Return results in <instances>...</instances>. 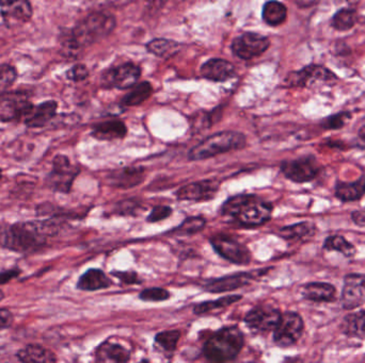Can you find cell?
<instances>
[{"instance_id":"cell-1","label":"cell","mask_w":365,"mask_h":363,"mask_svg":"<svg viewBox=\"0 0 365 363\" xmlns=\"http://www.w3.org/2000/svg\"><path fill=\"white\" fill-rule=\"evenodd\" d=\"M59 230L53 221H32L11 225L0 230V244L10 251L32 253L38 251Z\"/></svg>"},{"instance_id":"cell-2","label":"cell","mask_w":365,"mask_h":363,"mask_svg":"<svg viewBox=\"0 0 365 363\" xmlns=\"http://www.w3.org/2000/svg\"><path fill=\"white\" fill-rule=\"evenodd\" d=\"M115 17L110 13H91L74 28L61 34V45L67 53H76L108 36L115 30Z\"/></svg>"},{"instance_id":"cell-3","label":"cell","mask_w":365,"mask_h":363,"mask_svg":"<svg viewBox=\"0 0 365 363\" xmlns=\"http://www.w3.org/2000/svg\"><path fill=\"white\" fill-rule=\"evenodd\" d=\"M272 203L252 194H239L228 199L221 207V214L242 227L253 228L264 225L272 218Z\"/></svg>"},{"instance_id":"cell-4","label":"cell","mask_w":365,"mask_h":363,"mask_svg":"<svg viewBox=\"0 0 365 363\" xmlns=\"http://www.w3.org/2000/svg\"><path fill=\"white\" fill-rule=\"evenodd\" d=\"M244 343V334L239 328L228 326L209 338L203 347V354L211 362H226L238 356Z\"/></svg>"},{"instance_id":"cell-5","label":"cell","mask_w":365,"mask_h":363,"mask_svg":"<svg viewBox=\"0 0 365 363\" xmlns=\"http://www.w3.org/2000/svg\"><path fill=\"white\" fill-rule=\"evenodd\" d=\"M246 146V136L242 132H221L207 136L192 147L188 153V158L192 161L211 159L221 153L238 151Z\"/></svg>"},{"instance_id":"cell-6","label":"cell","mask_w":365,"mask_h":363,"mask_svg":"<svg viewBox=\"0 0 365 363\" xmlns=\"http://www.w3.org/2000/svg\"><path fill=\"white\" fill-rule=\"evenodd\" d=\"M322 170V165L317 161L316 157L312 155H303L281 163V172L287 179L295 184L312 182Z\"/></svg>"},{"instance_id":"cell-7","label":"cell","mask_w":365,"mask_h":363,"mask_svg":"<svg viewBox=\"0 0 365 363\" xmlns=\"http://www.w3.org/2000/svg\"><path fill=\"white\" fill-rule=\"evenodd\" d=\"M338 77L322 65H307L303 70L288 74L285 78V86L288 88H310L316 84H331Z\"/></svg>"},{"instance_id":"cell-8","label":"cell","mask_w":365,"mask_h":363,"mask_svg":"<svg viewBox=\"0 0 365 363\" xmlns=\"http://www.w3.org/2000/svg\"><path fill=\"white\" fill-rule=\"evenodd\" d=\"M305 330V322L297 312L283 313L274 330V342L278 347H291L299 341Z\"/></svg>"},{"instance_id":"cell-9","label":"cell","mask_w":365,"mask_h":363,"mask_svg":"<svg viewBox=\"0 0 365 363\" xmlns=\"http://www.w3.org/2000/svg\"><path fill=\"white\" fill-rule=\"evenodd\" d=\"M141 68L134 63H124L119 66L111 67L102 75V86L106 89H132L139 82Z\"/></svg>"},{"instance_id":"cell-10","label":"cell","mask_w":365,"mask_h":363,"mask_svg":"<svg viewBox=\"0 0 365 363\" xmlns=\"http://www.w3.org/2000/svg\"><path fill=\"white\" fill-rule=\"evenodd\" d=\"M209 241L219 256L237 266H247L252 258L245 244L240 243L230 236L218 234L211 238Z\"/></svg>"},{"instance_id":"cell-11","label":"cell","mask_w":365,"mask_h":363,"mask_svg":"<svg viewBox=\"0 0 365 363\" xmlns=\"http://www.w3.org/2000/svg\"><path fill=\"white\" fill-rule=\"evenodd\" d=\"M270 47V41L266 36L255 32H245L234 38L231 44L232 53L242 60H252L262 55Z\"/></svg>"},{"instance_id":"cell-12","label":"cell","mask_w":365,"mask_h":363,"mask_svg":"<svg viewBox=\"0 0 365 363\" xmlns=\"http://www.w3.org/2000/svg\"><path fill=\"white\" fill-rule=\"evenodd\" d=\"M32 101L25 92H5L0 94V121L13 122L24 120L32 110Z\"/></svg>"},{"instance_id":"cell-13","label":"cell","mask_w":365,"mask_h":363,"mask_svg":"<svg viewBox=\"0 0 365 363\" xmlns=\"http://www.w3.org/2000/svg\"><path fill=\"white\" fill-rule=\"evenodd\" d=\"M78 173L80 168L72 164L67 157L57 155L54 159L53 170L47 178L48 184L55 191L69 193Z\"/></svg>"},{"instance_id":"cell-14","label":"cell","mask_w":365,"mask_h":363,"mask_svg":"<svg viewBox=\"0 0 365 363\" xmlns=\"http://www.w3.org/2000/svg\"><path fill=\"white\" fill-rule=\"evenodd\" d=\"M281 311L270 305H259L246 314V325L257 332L274 330L281 318Z\"/></svg>"},{"instance_id":"cell-15","label":"cell","mask_w":365,"mask_h":363,"mask_svg":"<svg viewBox=\"0 0 365 363\" xmlns=\"http://www.w3.org/2000/svg\"><path fill=\"white\" fill-rule=\"evenodd\" d=\"M342 307L345 310H353L365 303V276L358 273H351L344 277L342 289Z\"/></svg>"},{"instance_id":"cell-16","label":"cell","mask_w":365,"mask_h":363,"mask_svg":"<svg viewBox=\"0 0 365 363\" xmlns=\"http://www.w3.org/2000/svg\"><path fill=\"white\" fill-rule=\"evenodd\" d=\"M0 13L8 27H16L28 23L34 10L29 0H0Z\"/></svg>"},{"instance_id":"cell-17","label":"cell","mask_w":365,"mask_h":363,"mask_svg":"<svg viewBox=\"0 0 365 363\" xmlns=\"http://www.w3.org/2000/svg\"><path fill=\"white\" fill-rule=\"evenodd\" d=\"M218 182L214 179L201 180V182H192V184L184 186L176 192V197L180 201H207L214 199L218 192Z\"/></svg>"},{"instance_id":"cell-18","label":"cell","mask_w":365,"mask_h":363,"mask_svg":"<svg viewBox=\"0 0 365 363\" xmlns=\"http://www.w3.org/2000/svg\"><path fill=\"white\" fill-rule=\"evenodd\" d=\"M235 66L224 59H211L202 64L200 74L205 79L224 82L235 76Z\"/></svg>"},{"instance_id":"cell-19","label":"cell","mask_w":365,"mask_h":363,"mask_svg":"<svg viewBox=\"0 0 365 363\" xmlns=\"http://www.w3.org/2000/svg\"><path fill=\"white\" fill-rule=\"evenodd\" d=\"M253 276L250 273H236L224 277L211 280L205 286V290L211 293H224L246 287L252 281Z\"/></svg>"},{"instance_id":"cell-20","label":"cell","mask_w":365,"mask_h":363,"mask_svg":"<svg viewBox=\"0 0 365 363\" xmlns=\"http://www.w3.org/2000/svg\"><path fill=\"white\" fill-rule=\"evenodd\" d=\"M58 103L47 101L38 105H32V110L24 118L25 124L30 128H41L51 122L57 113Z\"/></svg>"},{"instance_id":"cell-21","label":"cell","mask_w":365,"mask_h":363,"mask_svg":"<svg viewBox=\"0 0 365 363\" xmlns=\"http://www.w3.org/2000/svg\"><path fill=\"white\" fill-rule=\"evenodd\" d=\"M334 195L343 203L358 201L365 195V175L355 182H340L334 186Z\"/></svg>"},{"instance_id":"cell-22","label":"cell","mask_w":365,"mask_h":363,"mask_svg":"<svg viewBox=\"0 0 365 363\" xmlns=\"http://www.w3.org/2000/svg\"><path fill=\"white\" fill-rule=\"evenodd\" d=\"M303 297L314 303H331L335 299L336 289L328 282L314 281L303 286Z\"/></svg>"},{"instance_id":"cell-23","label":"cell","mask_w":365,"mask_h":363,"mask_svg":"<svg viewBox=\"0 0 365 363\" xmlns=\"http://www.w3.org/2000/svg\"><path fill=\"white\" fill-rule=\"evenodd\" d=\"M144 170L142 168H120L111 173L109 176V184L110 186L120 189H130L134 186L141 184L144 180Z\"/></svg>"},{"instance_id":"cell-24","label":"cell","mask_w":365,"mask_h":363,"mask_svg":"<svg viewBox=\"0 0 365 363\" xmlns=\"http://www.w3.org/2000/svg\"><path fill=\"white\" fill-rule=\"evenodd\" d=\"M128 134V127L119 120L107 121L96 124L92 129V136L99 141H113L124 139Z\"/></svg>"},{"instance_id":"cell-25","label":"cell","mask_w":365,"mask_h":363,"mask_svg":"<svg viewBox=\"0 0 365 363\" xmlns=\"http://www.w3.org/2000/svg\"><path fill=\"white\" fill-rule=\"evenodd\" d=\"M95 357L99 362H128L130 359V351L118 343L106 341L96 349Z\"/></svg>"},{"instance_id":"cell-26","label":"cell","mask_w":365,"mask_h":363,"mask_svg":"<svg viewBox=\"0 0 365 363\" xmlns=\"http://www.w3.org/2000/svg\"><path fill=\"white\" fill-rule=\"evenodd\" d=\"M340 329L346 337L365 340V310L346 314L342 320Z\"/></svg>"},{"instance_id":"cell-27","label":"cell","mask_w":365,"mask_h":363,"mask_svg":"<svg viewBox=\"0 0 365 363\" xmlns=\"http://www.w3.org/2000/svg\"><path fill=\"white\" fill-rule=\"evenodd\" d=\"M113 284L110 278L99 268H91L80 276L77 282V289L82 291H97L107 289Z\"/></svg>"},{"instance_id":"cell-28","label":"cell","mask_w":365,"mask_h":363,"mask_svg":"<svg viewBox=\"0 0 365 363\" xmlns=\"http://www.w3.org/2000/svg\"><path fill=\"white\" fill-rule=\"evenodd\" d=\"M316 225L312 222H301L290 225L279 229V237L287 241H301L314 237L316 234Z\"/></svg>"},{"instance_id":"cell-29","label":"cell","mask_w":365,"mask_h":363,"mask_svg":"<svg viewBox=\"0 0 365 363\" xmlns=\"http://www.w3.org/2000/svg\"><path fill=\"white\" fill-rule=\"evenodd\" d=\"M17 358L25 363H51L56 362L54 353L42 345H29L17 353Z\"/></svg>"},{"instance_id":"cell-30","label":"cell","mask_w":365,"mask_h":363,"mask_svg":"<svg viewBox=\"0 0 365 363\" xmlns=\"http://www.w3.org/2000/svg\"><path fill=\"white\" fill-rule=\"evenodd\" d=\"M263 21L268 26H281L287 18V8L276 0H269L262 10Z\"/></svg>"},{"instance_id":"cell-31","label":"cell","mask_w":365,"mask_h":363,"mask_svg":"<svg viewBox=\"0 0 365 363\" xmlns=\"http://www.w3.org/2000/svg\"><path fill=\"white\" fill-rule=\"evenodd\" d=\"M182 45L168 38H154L147 44V51L163 59H169L180 51Z\"/></svg>"},{"instance_id":"cell-32","label":"cell","mask_w":365,"mask_h":363,"mask_svg":"<svg viewBox=\"0 0 365 363\" xmlns=\"http://www.w3.org/2000/svg\"><path fill=\"white\" fill-rule=\"evenodd\" d=\"M240 295H228V297H220L216 301H204V303H198L193 308V312L198 316H204V314H213L224 311V309L233 305L236 301H240Z\"/></svg>"},{"instance_id":"cell-33","label":"cell","mask_w":365,"mask_h":363,"mask_svg":"<svg viewBox=\"0 0 365 363\" xmlns=\"http://www.w3.org/2000/svg\"><path fill=\"white\" fill-rule=\"evenodd\" d=\"M153 94V86L149 82H140L132 86V90L123 97L122 103L125 107H134L143 103Z\"/></svg>"},{"instance_id":"cell-34","label":"cell","mask_w":365,"mask_h":363,"mask_svg":"<svg viewBox=\"0 0 365 363\" xmlns=\"http://www.w3.org/2000/svg\"><path fill=\"white\" fill-rule=\"evenodd\" d=\"M322 249L327 251H339L346 258H353L357 253L355 245L339 234L327 237L322 244Z\"/></svg>"},{"instance_id":"cell-35","label":"cell","mask_w":365,"mask_h":363,"mask_svg":"<svg viewBox=\"0 0 365 363\" xmlns=\"http://www.w3.org/2000/svg\"><path fill=\"white\" fill-rule=\"evenodd\" d=\"M358 22V13L351 8L339 10L331 19V26L338 32H349Z\"/></svg>"},{"instance_id":"cell-36","label":"cell","mask_w":365,"mask_h":363,"mask_svg":"<svg viewBox=\"0 0 365 363\" xmlns=\"http://www.w3.org/2000/svg\"><path fill=\"white\" fill-rule=\"evenodd\" d=\"M207 225V220L203 216H191V218H186L182 224L178 225V227L170 230L169 234L173 236H192V234H198Z\"/></svg>"},{"instance_id":"cell-37","label":"cell","mask_w":365,"mask_h":363,"mask_svg":"<svg viewBox=\"0 0 365 363\" xmlns=\"http://www.w3.org/2000/svg\"><path fill=\"white\" fill-rule=\"evenodd\" d=\"M180 339V330H167V331L159 332L155 337L157 345L166 351H176Z\"/></svg>"},{"instance_id":"cell-38","label":"cell","mask_w":365,"mask_h":363,"mask_svg":"<svg viewBox=\"0 0 365 363\" xmlns=\"http://www.w3.org/2000/svg\"><path fill=\"white\" fill-rule=\"evenodd\" d=\"M16 78V70L12 65L0 64V94L7 92L14 84Z\"/></svg>"},{"instance_id":"cell-39","label":"cell","mask_w":365,"mask_h":363,"mask_svg":"<svg viewBox=\"0 0 365 363\" xmlns=\"http://www.w3.org/2000/svg\"><path fill=\"white\" fill-rule=\"evenodd\" d=\"M351 113L349 112H340L336 114L330 115L322 121L320 126L327 130H338L341 129L345 126L346 123L351 120Z\"/></svg>"},{"instance_id":"cell-40","label":"cell","mask_w":365,"mask_h":363,"mask_svg":"<svg viewBox=\"0 0 365 363\" xmlns=\"http://www.w3.org/2000/svg\"><path fill=\"white\" fill-rule=\"evenodd\" d=\"M139 299L143 301H163L170 299V293L163 288H150L139 294Z\"/></svg>"},{"instance_id":"cell-41","label":"cell","mask_w":365,"mask_h":363,"mask_svg":"<svg viewBox=\"0 0 365 363\" xmlns=\"http://www.w3.org/2000/svg\"><path fill=\"white\" fill-rule=\"evenodd\" d=\"M171 214H172V209L168 205H157V207H154L153 210L148 216V222H161V221L168 218Z\"/></svg>"},{"instance_id":"cell-42","label":"cell","mask_w":365,"mask_h":363,"mask_svg":"<svg viewBox=\"0 0 365 363\" xmlns=\"http://www.w3.org/2000/svg\"><path fill=\"white\" fill-rule=\"evenodd\" d=\"M89 76V70L86 68V65L76 64L67 73V79L72 82H84Z\"/></svg>"},{"instance_id":"cell-43","label":"cell","mask_w":365,"mask_h":363,"mask_svg":"<svg viewBox=\"0 0 365 363\" xmlns=\"http://www.w3.org/2000/svg\"><path fill=\"white\" fill-rule=\"evenodd\" d=\"M111 274L115 276V278H118L119 280L125 284H140L141 280L138 277L137 273L134 271H128V272H120V271H113Z\"/></svg>"},{"instance_id":"cell-44","label":"cell","mask_w":365,"mask_h":363,"mask_svg":"<svg viewBox=\"0 0 365 363\" xmlns=\"http://www.w3.org/2000/svg\"><path fill=\"white\" fill-rule=\"evenodd\" d=\"M13 320V314L8 309H0V331L12 325Z\"/></svg>"},{"instance_id":"cell-45","label":"cell","mask_w":365,"mask_h":363,"mask_svg":"<svg viewBox=\"0 0 365 363\" xmlns=\"http://www.w3.org/2000/svg\"><path fill=\"white\" fill-rule=\"evenodd\" d=\"M351 220L359 227H365V210L353 211L351 213Z\"/></svg>"},{"instance_id":"cell-46","label":"cell","mask_w":365,"mask_h":363,"mask_svg":"<svg viewBox=\"0 0 365 363\" xmlns=\"http://www.w3.org/2000/svg\"><path fill=\"white\" fill-rule=\"evenodd\" d=\"M19 270H9L0 273V286H1V284H7L10 280H12L13 278L19 276Z\"/></svg>"},{"instance_id":"cell-47","label":"cell","mask_w":365,"mask_h":363,"mask_svg":"<svg viewBox=\"0 0 365 363\" xmlns=\"http://www.w3.org/2000/svg\"><path fill=\"white\" fill-rule=\"evenodd\" d=\"M296 5H301V7H310V5H315L318 3L320 0H294Z\"/></svg>"},{"instance_id":"cell-48","label":"cell","mask_w":365,"mask_h":363,"mask_svg":"<svg viewBox=\"0 0 365 363\" xmlns=\"http://www.w3.org/2000/svg\"><path fill=\"white\" fill-rule=\"evenodd\" d=\"M360 136L361 139L364 140L365 141V126H363L360 130Z\"/></svg>"},{"instance_id":"cell-49","label":"cell","mask_w":365,"mask_h":363,"mask_svg":"<svg viewBox=\"0 0 365 363\" xmlns=\"http://www.w3.org/2000/svg\"><path fill=\"white\" fill-rule=\"evenodd\" d=\"M3 297H5V295H3V292L0 290V301H3Z\"/></svg>"}]
</instances>
